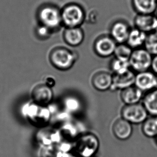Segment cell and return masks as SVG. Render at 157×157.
<instances>
[{
    "instance_id": "cell-4",
    "label": "cell",
    "mask_w": 157,
    "mask_h": 157,
    "mask_svg": "<svg viewBox=\"0 0 157 157\" xmlns=\"http://www.w3.org/2000/svg\"><path fill=\"white\" fill-rule=\"evenodd\" d=\"M152 58L153 56L144 47L133 49L129 60L130 68L137 73L149 70Z\"/></svg>"
},
{
    "instance_id": "cell-18",
    "label": "cell",
    "mask_w": 157,
    "mask_h": 157,
    "mask_svg": "<svg viewBox=\"0 0 157 157\" xmlns=\"http://www.w3.org/2000/svg\"><path fill=\"white\" fill-rule=\"evenodd\" d=\"M132 4L139 14H155L157 10V0H132Z\"/></svg>"
},
{
    "instance_id": "cell-5",
    "label": "cell",
    "mask_w": 157,
    "mask_h": 157,
    "mask_svg": "<svg viewBox=\"0 0 157 157\" xmlns=\"http://www.w3.org/2000/svg\"><path fill=\"white\" fill-rule=\"evenodd\" d=\"M38 19L41 24L51 30L59 28L62 24L61 10L56 6H45L39 10Z\"/></svg>"
},
{
    "instance_id": "cell-30",
    "label": "cell",
    "mask_w": 157,
    "mask_h": 157,
    "mask_svg": "<svg viewBox=\"0 0 157 157\" xmlns=\"http://www.w3.org/2000/svg\"><path fill=\"white\" fill-rule=\"evenodd\" d=\"M45 84L49 87H53L55 85V80L53 77H47V78L45 79Z\"/></svg>"
},
{
    "instance_id": "cell-24",
    "label": "cell",
    "mask_w": 157,
    "mask_h": 157,
    "mask_svg": "<svg viewBox=\"0 0 157 157\" xmlns=\"http://www.w3.org/2000/svg\"><path fill=\"white\" fill-rule=\"evenodd\" d=\"M144 47L152 56L157 55V32L147 34Z\"/></svg>"
},
{
    "instance_id": "cell-1",
    "label": "cell",
    "mask_w": 157,
    "mask_h": 157,
    "mask_svg": "<svg viewBox=\"0 0 157 157\" xmlns=\"http://www.w3.org/2000/svg\"><path fill=\"white\" fill-rule=\"evenodd\" d=\"M22 112L30 123L36 127H46L51 120V109L46 106L36 104L34 101L24 106Z\"/></svg>"
},
{
    "instance_id": "cell-26",
    "label": "cell",
    "mask_w": 157,
    "mask_h": 157,
    "mask_svg": "<svg viewBox=\"0 0 157 157\" xmlns=\"http://www.w3.org/2000/svg\"><path fill=\"white\" fill-rule=\"evenodd\" d=\"M64 106L66 110L69 113L78 112L81 108V102L78 99L74 97H69L64 101Z\"/></svg>"
},
{
    "instance_id": "cell-34",
    "label": "cell",
    "mask_w": 157,
    "mask_h": 157,
    "mask_svg": "<svg viewBox=\"0 0 157 157\" xmlns=\"http://www.w3.org/2000/svg\"><path fill=\"white\" fill-rule=\"evenodd\" d=\"M156 89H157V87H156Z\"/></svg>"
},
{
    "instance_id": "cell-8",
    "label": "cell",
    "mask_w": 157,
    "mask_h": 157,
    "mask_svg": "<svg viewBox=\"0 0 157 157\" xmlns=\"http://www.w3.org/2000/svg\"><path fill=\"white\" fill-rule=\"evenodd\" d=\"M117 43L111 36H102L98 37L94 44V51L101 57H107L114 54Z\"/></svg>"
},
{
    "instance_id": "cell-33",
    "label": "cell",
    "mask_w": 157,
    "mask_h": 157,
    "mask_svg": "<svg viewBox=\"0 0 157 157\" xmlns=\"http://www.w3.org/2000/svg\"><path fill=\"white\" fill-rule=\"evenodd\" d=\"M155 140H156V142H157V136H156V137H155Z\"/></svg>"
},
{
    "instance_id": "cell-17",
    "label": "cell",
    "mask_w": 157,
    "mask_h": 157,
    "mask_svg": "<svg viewBox=\"0 0 157 157\" xmlns=\"http://www.w3.org/2000/svg\"><path fill=\"white\" fill-rule=\"evenodd\" d=\"M143 94V92L134 85L121 90L120 97L125 105L135 104L142 100Z\"/></svg>"
},
{
    "instance_id": "cell-10",
    "label": "cell",
    "mask_w": 157,
    "mask_h": 157,
    "mask_svg": "<svg viewBox=\"0 0 157 157\" xmlns=\"http://www.w3.org/2000/svg\"><path fill=\"white\" fill-rule=\"evenodd\" d=\"M31 96L34 102L46 106L53 100V90L52 87L45 84H39L32 90Z\"/></svg>"
},
{
    "instance_id": "cell-2",
    "label": "cell",
    "mask_w": 157,
    "mask_h": 157,
    "mask_svg": "<svg viewBox=\"0 0 157 157\" xmlns=\"http://www.w3.org/2000/svg\"><path fill=\"white\" fill-rule=\"evenodd\" d=\"M49 60L54 67L58 70L66 71L73 67L76 56L73 52L66 47H57L49 53Z\"/></svg>"
},
{
    "instance_id": "cell-9",
    "label": "cell",
    "mask_w": 157,
    "mask_h": 157,
    "mask_svg": "<svg viewBox=\"0 0 157 157\" xmlns=\"http://www.w3.org/2000/svg\"><path fill=\"white\" fill-rule=\"evenodd\" d=\"M157 75L152 71L138 72L135 76L134 85L145 93L156 89Z\"/></svg>"
},
{
    "instance_id": "cell-11",
    "label": "cell",
    "mask_w": 157,
    "mask_h": 157,
    "mask_svg": "<svg viewBox=\"0 0 157 157\" xmlns=\"http://www.w3.org/2000/svg\"><path fill=\"white\" fill-rule=\"evenodd\" d=\"M136 75L130 69L127 71L119 74H114L113 76V83L111 89H124L125 88L134 85Z\"/></svg>"
},
{
    "instance_id": "cell-16",
    "label": "cell",
    "mask_w": 157,
    "mask_h": 157,
    "mask_svg": "<svg viewBox=\"0 0 157 157\" xmlns=\"http://www.w3.org/2000/svg\"><path fill=\"white\" fill-rule=\"evenodd\" d=\"M63 37L67 44L72 47H77L83 43L84 33L80 27L66 28Z\"/></svg>"
},
{
    "instance_id": "cell-31",
    "label": "cell",
    "mask_w": 157,
    "mask_h": 157,
    "mask_svg": "<svg viewBox=\"0 0 157 157\" xmlns=\"http://www.w3.org/2000/svg\"><path fill=\"white\" fill-rule=\"evenodd\" d=\"M155 31L157 32V11L155 12Z\"/></svg>"
},
{
    "instance_id": "cell-20",
    "label": "cell",
    "mask_w": 157,
    "mask_h": 157,
    "mask_svg": "<svg viewBox=\"0 0 157 157\" xmlns=\"http://www.w3.org/2000/svg\"><path fill=\"white\" fill-rule=\"evenodd\" d=\"M142 104L149 115L157 117V89L145 93L143 98Z\"/></svg>"
},
{
    "instance_id": "cell-6",
    "label": "cell",
    "mask_w": 157,
    "mask_h": 157,
    "mask_svg": "<svg viewBox=\"0 0 157 157\" xmlns=\"http://www.w3.org/2000/svg\"><path fill=\"white\" fill-rule=\"evenodd\" d=\"M121 114L123 119L132 124H142L149 116L144 106L140 103L125 105L121 109Z\"/></svg>"
},
{
    "instance_id": "cell-13",
    "label": "cell",
    "mask_w": 157,
    "mask_h": 157,
    "mask_svg": "<svg viewBox=\"0 0 157 157\" xmlns=\"http://www.w3.org/2000/svg\"><path fill=\"white\" fill-rule=\"evenodd\" d=\"M131 29L125 21H117L111 27L110 36L119 44L126 43Z\"/></svg>"
},
{
    "instance_id": "cell-28",
    "label": "cell",
    "mask_w": 157,
    "mask_h": 157,
    "mask_svg": "<svg viewBox=\"0 0 157 157\" xmlns=\"http://www.w3.org/2000/svg\"><path fill=\"white\" fill-rule=\"evenodd\" d=\"M52 31V30L49 29V28L41 24V25L36 29V34L40 38H46L49 36Z\"/></svg>"
},
{
    "instance_id": "cell-19",
    "label": "cell",
    "mask_w": 157,
    "mask_h": 157,
    "mask_svg": "<svg viewBox=\"0 0 157 157\" xmlns=\"http://www.w3.org/2000/svg\"><path fill=\"white\" fill-rule=\"evenodd\" d=\"M147 35L145 32L137 28L132 29L126 43L132 49L142 48L143 46H144Z\"/></svg>"
},
{
    "instance_id": "cell-27",
    "label": "cell",
    "mask_w": 157,
    "mask_h": 157,
    "mask_svg": "<svg viewBox=\"0 0 157 157\" xmlns=\"http://www.w3.org/2000/svg\"><path fill=\"white\" fill-rule=\"evenodd\" d=\"M41 157H62L61 149L54 144L46 145L41 151Z\"/></svg>"
},
{
    "instance_id": "cell-12",
    "label": "cell",
    "mask_w": 157,
    "mask_h": 157,
    "mask_svg": "<svg viewBox=\"0 0 157 157\" xmlns=\"http://www.w3.org/2000/svg\"><path fill=\"white\" fill-rule=\"evenodd\" d=\"M132 123L121 117L115 121L112 127L113 134L120 140H125L131 137L133 132Z\"/></svg>"
},
{
    "instance_id": "cell-14",
    "label": "cell",
    "mask_w": 157,
    "mask_h": 157,
    "mask_svg": "<svg viewBox=\"0 0 157 157\" xmlns=\"http://www.w3.org/2000/svg\"><path fill=\"white\" fill-rule=\"evenodd\" d=\"M135 28L145 32L147 34L155 31V14L137 13L134 18Z\"/></svg>"
},
{
    "instance_id": "cell-23",
    "label": "cell",
    "mask_w": 157,
    "mask_h": 157,
    "mask_svg": "<svg viewBox=\"0 0 157 157\" xmlns=\"http://www.w3.org/2000/svg\"><path fill=\"white\" fill-rule=\"evenodd\" d=\"M133 49L128 44H119L117 45L115 50L114 54L115 58L123 61H129L132 55Z\"/></svg>"
},
{
    "instance_id": "cell-22",
    "label": "cell",
    "mask_w": 157,
    "mask_h": 157,
    "mask_svg": "<svg viewBox=\"0 0 157 157\" xmlns=\"http://www.w3.org/2000/svg\"><path fill=\"white\" fill-rule=\"evenodd\" d=\"M142 124V131L145 136L155 138L157 136V117H148Z\"/></svg>"
},
{
    "instance_id": "cell-21",
    "label": "cell",
    "mask_w": 157,
    "mask_h": 157,
    "mask_svg": "<svg viewBox=\"0 0 157 157\" xmlns=\"http://www.w3.org/2000/svg\"><path fill=\"white\" fill-rule=\"evenodd\" d=\"M60 135L56 130L53 129H43L39 132L38 138L41 142L44 144L45 146L54 145L59 140Z\"/></svg>"
},
{
    "instance_id": "cell-32",
    "label": "cell",
    "mask_w": 157,
    "mask_h": 157,
    "mask_svg": "<svg viewBox=\"0 0 157 157\" xmlns=\"http://www.w3.org/2000/svg\"><path fill=\"white\" fill-rule=\"evenodd\" d=\"M78 157L76 155H66V157Z\"/></svg>"
},
{
    "instance_id": "cell-29",
    "label": "cell",
    "mask_w": 157,
    "mask_h": 157,
    "mask_svg": "<svg viewBox=\"0 0 157 157\" xmlns=\"http://www.w3.org/2000/svg\"><path fill=\"white\" fill-rule=\"evenodd\" d=\"M151 71L157 75V55L153 56L151 67Z\"/></svg>"
},
{
    "instance_id": "cell-7",
    "label": "cell",
    "mask_w": 157,
    "mask_h": 157,
    "mask_svg": "<svg viewBox=\"0 0 157 157\" xmlns=\"http://www.w3.org/2000/svg\"><path fill=\"white\" fill-rule=\"evenodd\" d=\"M99 141L94 134L87 133L81 136L77 142L76 149L82 157H92L98 151Z\"/></svg>"
},
{
    "instance_id": "cell-15",
    "label": "cell",
    "mask_w": 157,
    "mask_h": 157,
    "mask_svg": "<svg viewBox=\"0 0 157 157\" xmlns=\"http://www.w3.org/2000/svg\"><path fill=\"white\" fill-rule=\"evenodd\" d=\"M92 84L99 91H105L112 87L113 76L106 71H99L92 78Z\"/></svg>"
},
{
    "instance_id": "cell-3",
    "label": "cell",
    "mask_w": 157,
    "mask_h": 157,
    "mask_svg": "<svg viewBox=\"0 0 157 157\" xmlns=\"http://www.w3.org/2000/svg\"><path fill=\"white\" fill-rule=\"evenodd\" d=\"M62 24L66 28L80 27L85 19V12L78 4H68L61 10Z\"/></svg>"
},
{
    "instance_id": "cell-25",
    "label": "cell",
    "mask_w": 157,
    "mask_h": 157,
    "mask_svg": "<svg viewBox=\"0 0 157 157\" xmlns=\"http://www.w3.org/2000/svg\"><path fill=\"white\" fill-rule=\"evenodd\" d=\"M110 67L115 74H122L130 70V68L129 61H123L117 58L113 59Z\"/></svg>"
}]
</instances>
